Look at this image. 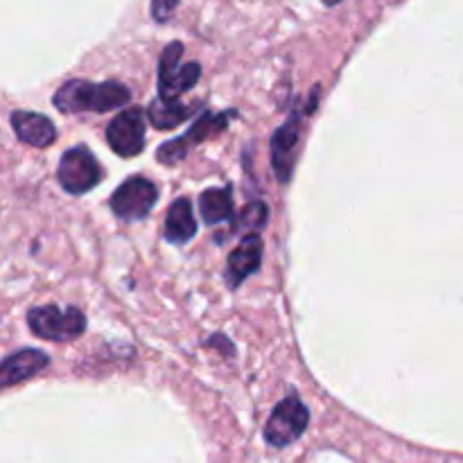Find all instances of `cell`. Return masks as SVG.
<instances>
[{
  "label": "cell",
  "mask_w": 463,
  "mask_h": 463,
  "mask_svg": "<svg viewBox=\"0 0 463 463\" xmlns=\"http://www.w3.org/2000/svg\"><path fill=\"white\" fill-rule=\"evenodd\" d=\"M267 224V206L262 202H253L240 213V229L256 233Z\"/></svg>",
  "instance_id": "16"
},
{
  "label": "cell",
  "mask_w": 463,
  "mask_h": 463,
  "mask_svg": "<svg viewBox=\"0 0 463 463\" xmlns=\"http://www.w3.org/2000/svg\"><path fill=\"white\" fill-rule=\"evenodd\" d=\"M197 104H184L176 98H161L152 99L147 109V118L156 129H175L181 122L193 118L197 113Z\"/></svg>",
  "instance_id": "14"
},
{
  "label": "cell",
  "mask_w": 463,
  "mask_h": 463,
  "mask_svg": "<svg viewBox=\"0 0 463 463\" xmlns=\"http://www.w3.org/2000/svg\"><path fill=\"white\" fill-rule=\"evenodd\" d=\"M165 240L172 244H185L194 238L197 233V220H194V211L190 199L181 197L170 206L165 217Z\"/></svg>",
  "instance_id": "13"
},
{
  "label": "cell",
  "mask_w": 463,
  "mask_h": 463,
  "mask_svg": "<svg viewBox=\"0 0 463 463\" xmlns=\"http://www.w3.org/2000/svg\"><path fill=\"white\" fill-rule=\"evenodd\" d=\"M131 99V90L120 81H102V84H93V81L72 80L66 81L61 89L54 93L52 102L61 113H81V111H95L104 113L111 109L122 107Z\"/></svg>",
  "instance_id": "1"
},
{
  "label": "cell",
  "mask_w": 463,
  "mask_h": 463,
  "mask_svg": "<svg viewBox=\"0 0 463 463\" xmlns=\"http://www.w3.org/2000/svg\"><path fill=\"white\" fill-rule=\"evenodd\" d=\"M199 213L208 226H215L220 222H229L235 217L233 197L229 188H208L199 197Z\"/></svg>",
  "instance_id": "15"
},
{
  "label": "cell",
  "mask_w": 463,
  "mask_h": 463,
  "mask_svg": "<svg viewBox=\"0 0 463 463\" xmlns=\"http://www.w3.org/2000/svg\"><path fill=\"white\" fill-rule=\"evenodd\" d=\"M262 260V240L258 233H247L238 247L231 251L226 262V283L229 288H240L244 279L256 274Z\"/></svg>",
  "instance_id": "9"
},
{
  "label": "cell",
  "mask_w": 463,
  "mask_h": 463,
  "mask_svg": "<svg viewBox=\"0 0 463 463\" xmlns=\"http://www.w3.org/2000/svg\"><path fill=\"white\" fill-rule=\"evenodd\" d=\"M231 116H233V111L222 113V116H215V113H203V116L199 118V120L194 122V125L190 127L184 136H179V138L170 140L167 145L158 147V152H156L158 163H163V165H175V163L184 161L185 154H188L194 145L202 143L208 134L224 129V125H226L224 120Z\"/></svg>",
  "instance_id": "8"
},
{
  "label": "cell",
  "mask_w": 463,
  "mask_h": 463,
  "mask_svg": "<svg viewBox=\"0 0 463 463\" xmlns=\"http://www.w3.org/2000/svg\"><path fill=\"white\" fill-rule=\"evenodd\" d=\"M12 127L18 140L32 145V147H48L57 138V129L50 122V118L32 111H14Z\"/></svg>",
  "instance_id": "12"
},
{
  "label": "cell",
  "mask_w": 463,
  "mask_h": 463,
  "mask_svg": "<svg viewBox=\"0 0 463 463\" xmlns=\"http://www.w3.org/2000/svg\"><path fill=\"white\" fill-rule=\"evenodd\" d=\"M61 188L71 194H84L102 181V167L86 147H72L63 152L57 167Z\"/></svg>",
  "instance_id": "4"
},
{
  "label": "cell",
  "mask_w": 463,
  "mask_h": 463,
  "mask_svg": "<svg viewBox=\"0 0 463 463\" xmlns=\"http://www.w3.org/2000/svg\"><path fill=\"white\" fill-rule=\"evenodd\" d=\"M326 5H335V3H339V0H324Z\"/></svg>",
  "instance_id": "18"
},
{
  "label": "cell",
  "mask_w": 463,
  "mask_h": 463,
  "mask_svg": "<svg viewBox=\"0 0 463 463\" xmlns=\"http://www.w3.org/2000/svg\"><path fill=\"white\" fill-rule=\"evenodd\" d=\"M107 143L118 156H138L145 147V118L138 107L118 113L107 127Z\"/></svg>",
  "instance_id": "7"
},
{
  "label": "cell",
  "mask_w": 463,
  "mask_h": 463,
  "mask_svg": "<svg viewBox=\"0 0 463 463\" xmlns=\"http://www.w3.org/2000/svg\"><path fill=\"white\" fill-rule=\"evenodd\" d=\"M175 7H176V0H154V3H152L154 21H158V23L170 21Z\"/></svg>",
  "instance_id": "17"
},
{
  "label": "cell",
  "mask_w": 463,
  "mask_h": 463,
  "mask_svg": "<svg viewBox=\"0 0 463 463\" xmlns=\"http://www.w3.org/2000/svg\"><path fill=\"white\" fill-rule=\"evenodd\" d=\"M310 423V411L298 401L297 396H289L280 401L271 411L269 420L265 425V441L274 448H288L297 439L303 437Z\"/></svg>",
  "instance_id": "3"
},
{
  "label": "cell",
  "mask_w": 463,
  "mask_h": 463,
  "mask_svg": "<svg viewBox=\"0 0 463 463\" xmlns=\"http://www.w3.org/2000/svg\"><path fill=\"white\" fill-rule=\"evenodd\" d=\"M158 202V188L145 176H131L111 197V211L118 220L138 222L149 215Z\"/></svg>",
  "instance_id": "6"
},
{
  "label": "cell",
  "mask_w": 463,
  "mask_h": 463,
  "mask_svg": "<svg viewBox=\"0 0 463 463\" xmlns=\"http://www.w3.org/2000/svg\"><path fill=\"white\" fill-rule=\"evenodd\" d=\"M298 145V116H292L271 136V165L280 184H288L294 170V152Z\"/></svg>",
  "instance_id": "10"
},
{
  "label": "cell",
  "mask_w": 463,
  "mask_h": 463,
  "mask_svg": "<svg viewBox=\"0 0 463 463\" xmlns=\"http://www.w3.org/2000/svg\"><path fill=\"white\" fill-rule=\"evenodd\" d=\"M181 54H184V45L179 41H172L163 50L161 63H158V95L161 98H179L181 93L193 89L202 77L199 63L181 66Z\"/></svg>",
  "instance_id": "5"
},
{
  "label": "cell",
  "mask_w": 463,
  "mask_h": 463,
  "mask_svg": "<svg viewBox=\"0 0 463 463\" xmlns=\"http://www.w3.org/2000/svg\"><path fill=\"white\" fill-rule=\"evenodd\" d=\"M48 355L34 348H23V351L12 353L9 357H5L3 369H0V383L3 387H12V384L23 383V380L34 378L36 373L48 366Z\"/></svg>",
  "instance_id": "11"
},
{
  "label": "cell",
  "mask_w": 463,
  "mask_h": 463,
  "mask_svg": "<svg viewBox=\"0 0 463 463\" xmlns=\"http://www.w3.org/2000/svg\"><path fill=\"white\" fill-rule=\"evenodd\" d=\"M27 326L45 342H68L86 330V317L77 307L59 310L57 306H41L27 312Z\"/></svg>",
  "instance_id": "2"
}]
</instances>
